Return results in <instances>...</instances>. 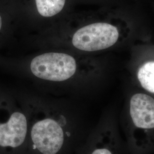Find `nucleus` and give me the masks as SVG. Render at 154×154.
Returning <instances> with one entry per match:
<instances>
[{"mask_svg":"<svg viewBox=\"0 0 154 154\" xmlns=\"http://www.w3.org/2000/svg\"><path fill=\"white\" fill-rule=\"evenodd\" d=\"M22 91L29 118V154H75L88 137L72 98Z\"/></svg>","mask_w":154,"mask_h":154,"instance_id":"obj_1","label":"nucleus"},{"mask_svg":"<svg viewBox=\"0 0 154 154\" xmlns=\"http://www.w3.org/2000/svg\"><path fill=\"white\" fill-rule=\"evenodd\" d=\"M113 122L109 117H103L75 154H116Z\"/></svg>","mask_w":154,"mask_h":154,"instance_id":"obj_4","label":"nucleus"},{"mask_svg":"<svg viewBox=\"0 0 154 154\" xmlns=\"http://www.w3.org/2000/svg\"><path fill=\"white\" fill-rule=\"evenodd\" d=\"M138 79L143 88L154 94V61L144 63L139 69Z\"/></svg>","mask_w":154,"mask_h":154,"instance_id":"obj_7","label":"nucleus"},{"mask_svg":"<svg viewBox=\"0 0 154 154\" xmlns=\"http://www.w3.org/2000/svg\"><path fill=\"white\" fill-rule=\"evenodd\" d=\"M10 26L11 25H9L7 20H5L4 15L0 13V39L8 32Z\"/></svg>","mask_w":154,"mask_h":154,"instance_id":"obj_8","label":"nucleus"},{"mask_svg":"<svg viewBox=\"0 0 154 154\" xmlns=\"http://www.w3.org/2000/svg\"><path fill=\"white\" fill-rule=\"evenodd\" d=\"M130 114L134 125L141 130L154 129V99L147 94H134L130 99Z\"/></svg>","mask_w":154,"mask_h":154,"instance_id":"obj_5","label":"nucleus"},{"mask_svg":"<svg viewBox=\"0 0 154 154\" xmlns=\"http://www.w3.org/2000/svg\"><path fill=\"white\" fill-rule=\"evenodd\" d=\"M29 118L21 90L0 89V154H29Z\"/></svg>","mask_w":154,"mask_h":154,"instance_id":"obj_3","label":"nucleus"},{"mask_svg":"<svg viewBox=\"0 0 154 154\" xmlns=\"http://www.w3.org/2000/svg\"><path fill=\"white\" fill-rule=\"evenodd\" d=\"M37 21L35 32L42 33L59 21L58 16L63 11L67 0H34Z\"/></svg>","mask_w":154,"mask_h":154,"instance_id":"obj_6","label":"nucleus"},{"mask_svg":"<svg viewBox=\"0 0 154 154\" xmlns=\"http://www.w3.org/2000/svg\"><path fill=\"white\" fill-rule=\"evenodd\" d=\"M21 74L42 93L72 98L82 90L80 61L77 53L44 49L20 62Z\"/></svg>","mask_w":154,"mask_h":154,"instance_id":"obj_2","label":"nucleus"}]
</instances>
